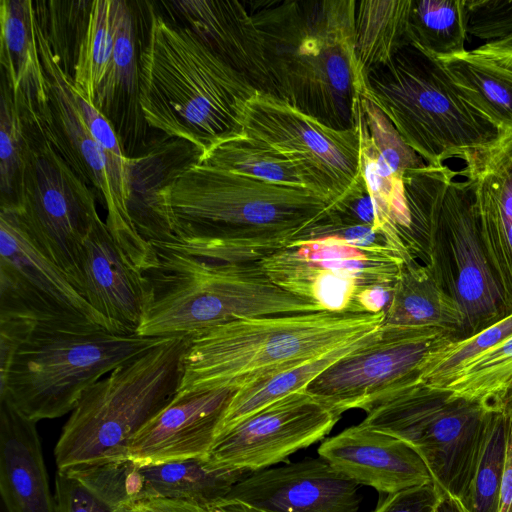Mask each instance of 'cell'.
<instances>
[{
  "instance_id": "cell-22",
  "label": "cell",
  "mask_w": 512,
  "mask_h": 512,
  "mask_svg": "<svg viewBox=\"0 0 512 512\" xmlns=\"http://www.w3.org/2000/svg\"><path fill=\"white\" fill-rule=\"evenodd\" d=\"M318 454L357 484L381 493L433 482L424 460L411 445L361 424L325 439Z\"/></svg>"
},
{
  "instance_id": "cell-2",
  "label": "cell",
  "mask_w": 512,
  "mask_h": 512,
  "mask_svg": "<svg viewBox=\"0 0 512 512\" xmlns=\"http://www.w3.org/2000/svg\"><path fill=\"white\" fill-rule=\"evenodd\" d=\"M276 96L336 130L353 128L366 74L355 50V0L248 2Z\"/></svg>"
},
{
  "instance_id": "cell-7",
  "label": "cell",
  "mask_w": 512,
  "mask_h": 512,
  "mask_svg": "<svg viewBox=\"0 0 512 512\" xmlns=\"http://www.w3.org/2000/svg\"><path fill=\"white\" fill-rule=\"evenodd\" d=\"M191 336H173L88 388L62 428L58 469L128 459L135 434L175 396Z\"/></svg>"
},
{
  "instance_id": "cell-9",
  "label": "cell",
  "mask_w": 512,
  "mask_h": 512,
  "mask_svg": "<svg viewBox=\"0 0 512 512\" xmlns=\"http://www.w3.org/2000/svg\"><path fill=\"white\" fill-rule=\"evenodd\" d=\"M23 123L27 150L17 206L11 211L37 249L82 295L84 243L100 219L96 193L48 141L41 127Z\"/></svg>"
},
{
  "instance_id": "cell-45",
  "label": "cell",
  "mask_w": 512,
  "mask_h": 512,
  "mask_svg": "<svg viewBox=\"0 0 512 512\" xmlns=\"http://www.w3.org/2000/svg\"><path fill=\"white\" fill-rule=\"evenodd\" d=\"M500 404L506 415L507 439L498 512H512V394Z\"/></svg>"
},
{
  "instance_id": "cell-35",
  "label": "cell",
  "mask_w": 512,
  "mask_h": 512,
  "mask_svg": "<svg viewBox=\"0 0 512 512\" xmlns=\"http://www.w3.org/2000/svg\"><path fill=\"white\" fill-rule=\"evenodd\" d=\"M507 421L501 404L488 411L473 479L458 499L465 512H498L504 469Z\"/></svg>"
},
{
  "instance_id": "cell-10",
  "label": "cell",
  "mask_w": 512,
  "mask_h": 512,
  "mask_svg": "<svg viewBox=\"0 0 512 512\" xmlns=\"http://www.w3.org/2000/svg\"><path fill=\"white\" fill-rule=\"evenodd\" d=\"M492 404L449 400L418 381L375 403L360 423L411 445L442 492L460 499L470 485Z\"/></svg>"
},
{
  "instance_id": "cell-4",
  "label": "cell",
  "mask_w": 512,
  "mask_h": 512,
  "mask_svg": "<svg viewBox=\"0 0 512 512\" xmlns=\"http://www.w3.org/2000/svg\"><path fill=\"white\" fill-rule=\"evenodd\" d=\"M385 312L300 314L239 318L191 336L176 394L237 390L366 335Z\"/></svg>"
},
{
  "instance_id": "cell-12",
  "label": "cell",
  "mask_w": 512,
  "mask_h": 512,
  "mask_svg": "<svg viewBox=\"0 0 512 512\" xmlns=\"http://www.w3.org/2000/svg\"><path fill=\"white\" fill-rule=\"evenodd\" d=\"M451 331L383 324L364 346L343 357L305 389L341 416L351 409L365 412L389 393L418 381L419 370Z\"/></svg>"
},
{
  "instance_id": "cell-48",
  "label": "cell",
  "mask_w": 512,
  "mask_h": 512,
  "mask_svg": "<svg viewBox=\"0 0 512 512\" xmlns=\"http://www.w3.org/2000/svg\"><path fill=\"white\" fill-rule=\"evenodd\" d=\"M208 512H266L238 500L223 499L207 507Z\"/></svg>"
},
{
  "instance_id": "cell-8",
  "label": "cell",
  "mask_w": 512,
  "mask_h": 512,
  "mask_svg": "<svg viewBox=\"0 0 512 512\" xmlns=\"http://www.w3.org/2000/svg\"><path fill=\"white\" fill-rule=\"evenodd\" d=\"M169 337L113 332L100 326L37 325L17 351L0 398L28 419L61 417L106 374Z\"/></svg>"
},
{
  "instance_id": "cell-33",
  "label": "cell",
  "mask_w": 512,
  "mask_h": 512,
  "mask_svg": "<svg viewBox=\"0 0 512 512\" xmlns=\"http://www.w3.org/2000/svg\"><path fill=\"white\" fill-rule=\"evenodd\" d=\"M466 0H411L407 38L410 44L436 57L466 51Z\"/></svg>"
},
{
  "instance_id": "cell-15",
  "label": "cell",
  "mask_w": 512,
  "mask_h": 512,
  "mask_svg": "<svg viewBox=\"0 0 512 512\" xmlns=\"http://www.w3.org/2000/svg\"><path fill=\"white\" fill-rule=\"evenodd\" d=\"M340 418L305 389L297 391L219 431L206 458L263 470L323 439Z\"/></svg>"
},
{
  "instance_id": "cell-13",
  "label": "cell",
  "mask_w": 512,
  "mask_h": 512,
  "mask_svg": "<svg viewBox=\"0 0 512 512\" xmlns=\"http://www.w3.org/2000/svg\"><path fill=\"white\" fill-rule=\"evenodd\" d=\"M0 313L38 325L100 326L125 333L97 312L37 249L11 210H0Z\"/></svg>"
},
{
  "instance_id": "cell-50",
  "label": "cell",
  "mask_w": 512,
  "mask_h": 512,
  "mask_svg": "<svg viewBox=\"0 0 512 512\" xmlns=\"http://www.w3.org/2000/svg\"><path fill=\"white\" fill-rule=\"evenodd\" d=\"M0 512H7V510H6V508L4 507V505H3V504H1V510H0Z\"/></svg>"
},
{
  "instance_id": "cell-31",
  "label": "cell",
  "mask_w": 512,
  "mask_h": 512,
  "mask_svg": "<svg viewBox=\"0 0 512 512\" xmlns=\"http://www.w3.org/2000/svg\"><path fill=\"white\" fill-rule=\"evenodd\" d=\"M411 0H363L355 7V50L365 74L386 64L407 38Z\"/></svg>"
},
{
  "instance_id": "cell-41",
  "label": "cell",
  "mask_w": 512,
  "mask_h": 512,
  "mask_svg": "<svg viewBox=\"0 0 512 512\" xmlns=\"http://www.w3.org/2000/svg\"><path fill=\"white\" fill-rule=\"evenodd\" d=\"M56 512H127L126 507L109 504L80 480L57 469L55 474Z\"/></svg>"
},
{
  "instance_id": "cell-17",
  "label": "cell",
  "mask_w": 512,
  "mask_h": 512,
  "mask_svg": "<svg viewBox=\"0 0 512 512\" xmlns=\"http://www.w3.org/2000/svg\"><path fill=\"white\" fill-rule=\"evenodd\" d=\"M444 237L454 263L450 295L463 315V328L493 319L503 294L484 250L473 189L468 180L452 181L443 199L436 233Z\"/></svg>"
},
{
  "instance_id": "cell-3",
  "label": "cell",
  "mask_w": 512,
  "mask_h": 512,
  "mask_svg": "<svg viewBox=\"0 0 512 512\" xmlns=\"http://www.w3.org/2000/svg\"><path fill=\"white\" fill-rule=\"evenodd\" d=\"M141 109L148 127L201 156L243 134L246 104L258 92L191 29L152 14L140 53Z\"/></svg>"
},
{
  "instance_id": "cell-46",
  "label": "cell",
  "mask_w": 512,
  "mask_h": 512,
  "mask_svg": "<svg viewBox=\"0 0 512 512\" xmlns=\"http://www.w3.org/2000/svg\"><path fill=\"white\" fill-rule=\"evenodd\" d=\"M127 512H208V509L191 501L153 499L134 503Z\"/></svg>"
},
{
  "instance_id": "cell-37",
  "label": "cell",
  "mask_w": 512,
  "mask_h": 512,
  "mask_svg": "<svg viewBox=\"0 0 512 512\" xmlns=\"http://www.w3.org/2000/svg\"><path fill=\"white\" fill-rule=\"evenodd\" d=\"M27 138L22 116L5 79L0 101V209L15 210L24 167Z\"/></svg>"
},
{
  "instance_id": "cell-19",
  "label": "cell",
  "mask_w": 512,
  "mask_h": 512,
  "mask_svg": "<svg viewBox=\"0 0 512 512\" xmlns=\"http://www.w3.org/2000/svg\"><path fill=\"white\" fill-rule=\"evenodd\" d=\"M235 391L175 394L132 438L128 459L146 465L207 457Z\"/></svg>"
},
{
  "instance_id": "cell-6",
  "label": "cell",
  "mask_w": 512,
  "mask_h": 512,
  "mask_svg": "<svg viewBox=\"0 0 512 512\" xmlns=\"http://www.w3.org/2000/svg\"><path fill=\"white\" fill-rule=\"evenodd\" d=\"M362 96L428 165L463 160L502 135L464 98L439 59L412 44L366 73Z\"/></svg>"
},
{
  "instance_id": "cell-27",
  "label": "cell",
  "mask_w": 512,
  "mask_h": 512,
  "mask_svg": "<svg viewBox=\"0 0 512 512\" xmlns=\"http://www.w3.org/2000/svg\"><path fill=\"white\" fill-rule=\"evenodd\" d=\"M198 163L281 186L307 190L332 203L340 198L335 186L311 165L244 134L214 146L199 158Z\"/></svg>"
},
{
  "instance_id": "cell-42",
  "label": "cell",
  "mask_w": 512,
  "mask_h": 512,
  "mask_svg": "<svg viewBox=\"0 0 512 512\" xmlns=\"http://www.w3.org/2000/svg\"><path fill=\"white\" fill-rule=\"evenodd\" d=\"M444 496L431 482L387 494L373 512H435Z\"/></svg>"
},
{
  "instance_id": "cell-32",
  "label": "cell",
  "mask_w": 512,
  "mask_h": 512,
  "mask_svg": "<svg viewBox=\"0 0 512 512\" xmlns=\"http://www.w3.org/2000/svg\"><path fill=\"white\" fill-rule=\"evenodd\" d=\"M427 389L444 394L449 400L502 403L512 393V336Z\"/></svg>"
},
{
  "instance_id": "cell-40",
  "label": "cell",
  "mask_w": 512,
  "mask_h": 512,
  "mask_svg": "<svg viewBox=\"0 0 512 512\" xmlns=\"http://www.w3.org/2000/svg\"><path fill=\"white\" fill-rule=\"evenodd\" d=\"M326 237H334L362 249L394 251L385 236L372 227L339 221L331 216L328 211L320 220L307 228L296 241Z\"/></svg>"
},
{
  "instance_id": "cell-24",
  "label": "cell",
  "mask_w": 512,
  "mask_h": 512,
  "mask_svg": "<svg viewBox=\"0 0 512 512\" xmlns=\"http://www.w3.org/2000/svg\"><path fill=\"white\" fill-rule=\"evenodd\" d=\"M0 493L7 512H56L36 422L0 398Z\"/></svg>"
},
{
  "instance_id": "cell-44",
  "label": "cell",
  "mask_w": 512,
  "mask_h": 512,
  "mask_svg": "<svg viewBox=\"0 0 512 512\" xmlns=\"http://www.w3.org/2000/svg\"><path fill=\"white\" fill-rule=\"evenodd\" d=\"M37 323L33 320L0 313V385L4 383L11 363Z\"/></svg>"
},
{
  "instance_id": "cell-36",
  "label": "cell",
  "mask_w": 512,
  "mask_h": 512,
  "mask_svg": "<svg viewBox=\"0 0 512 512\" xmlns=\"http://www.w3.org/2000/svg\"><path fill=\"white\" fill-rule=\"evenodd\" d=\"M511 336L512 312L467 338H451L425 359L419 370L418 383L426 388L434 387L471 359Z\"/></svg>"
},
{
  "instance_id": "cell-11",
  "label": "cell",
  "mask_w": 512,
  "mask_h": 512,
  "mask_svg": "<svg viewBox=\"0 0 512 512\" xmlns=\"http://www.w3.org/2000/svg\"><path fill=\"white\" fill-rule=\"evenodd\" d=\"M258 264L273 283L322 311L360 314L361 293L374 285H394L404 260L394 251L326 237L292 242Z\"/></svg>"
},
{
  "instance_id": "cell-25",
  "label": "cell",
  "mask_w": 512,
  "mask_h": 512,
  "mask_svg": "<svg viewBox=\"0 0 512 512\" xmlns=\"http://www.w3.org/2000/svg\"><path fill=\"white\" fill-rule=\"evenodd\" d=\"M2 78L21 115L43 123L49 113V84L40 58L34 3L0 1Z\"/></svg>"
},
{
  "instance_id": "cell-39",
  "label": "cell",
  "mask_w": 512,
  "mask_h": 512,
  "mask_svg": "<svg viewBox=\"0 0 512 512\" xmlns=\"http://www.w3.org/2000/svg\"><path fill=\"white\" fill-rule=\"evenodd\" d=\"M467 32L484 43L512 35V0H466Z\"/></svg>"
},
{
  "instance_id": "cell-26",
  "label": "cell",
  "mask_w": 512,
  "mask_h": 512,
  "mask_svg": "<svg viewBox=\"0 0 512 512\" xmlns=\"http://www.w3.org/2000/svg\"><path fill=\"white\" fill-rule=\"evenodd\" d=\"M141 50L134 11L124 1L112 59L93 105L114 128L128 158L136 156L148 127L140 104Z\"/></svg>"
},
{
  "instance_id": "cell-34",
  "label": "cell",
  "mask_w": 512,
  "mask_h": 512,
  "mask_svg": "<svg viewBox=\"0 0 512 512\" xmlns=\"http://www.w3.org/2000/svg\"><path fill=\"white\" fill-rule=\"evenodd\" d=\"M123 2L92 1L71 79L74 89L92 104L112 59Z\"/></svg>"
},
{
  "instance_id": "cell-20",
  "label": "cell",
  "mask_w": 512,
  "mask_h": 512,
  "mask_svg": "<svg viewBox=\"0 0 512 512\" xmlns=\"http://www.w3.org/2000/svg\"><path fill=\"white\" fill-rule=\"evenodd\" d=\"M458 172L472 186L481 241L512 308V132L468 154Z\"/></svg>"
},
{
  "instance_id": "cell-49",
  "label": "cell",
  "mask_w": 512,
  "mask_h": 512,
  "mask_svg": "<svg viewBox=\"0 0 512 512\" xmlns=\"http://www.w3.org/2000/svg\"><path fill=\"white\" fill-rule=\"evenodd\" d=\"M435 512H465L460 502L445 495Z\"/></svg>"
},
{
  "instance_id": "cell-18",
  "label": "cell",
  "mask_w": 512,
  "mask_h": 512,
  "mask_svg": "<svg viewBox=\"0 0 512 512\" xmlns=\"http://www.w3.org/2000/svg\"><path fill=\"white\" fill-rule=\"evenodd\" d=\"M358 487L319 456L255 471L225 499L266 512H359Z\"/></svg>"
},
{
  "instance_id": "cell-29",
  "label": "cell",
  "mask_w": 512,
  "mask_h": 512,
  "mask_svg": "<svg viewBox=\"0 0 512 512\" xmlns=\"http://www.w3.org/2000/svg\"><path fill=\"white\" fill-rule=\"evenodd\" d=\"M438 59L475 109L501 134L512 132V66L474 50Z\"/></svg>"
},
{
  "instance_id": "cell-47",
  "label": "cell",
  "mask_w": 512,
  "mask_h": 512,
  "mask_svg": "<svg viewBox=\"0 0 512 512\" xmlns=\"http://www.w3.org/2000/svg\"><path fill=\"white\" fill-rule=\"evenodd\" d=\"M473 50L512 66V35L503 39L483 43Z\"/></svg>"
},
{
  "instance_id": "cell-38",
  "label": "cell",
  "mask_w": 512,
  "mask_h": 512,
  "mask_svg": "<svg viewBox=\"0 0 512 512\" xmlns=\"http://www.w3.org/2000/svg\"><path fill=\"white\" fill-rule=\"evenodd\" d=\"M71 90L88 130L104 157L108 175L118 201L125 215L131 220L128 211V202L131 195L130 158L125 154L121 142L107 118L74 89L72 82Z\"/></svg>"
},
{
  "instance_id": "cell-5",
  "label": "cell",
  "mask_w": 512,
  "mask_h": 512,
  "mask_svg": "<svg viewBox=\"0 0 512 512\" xmlns=\"http://www.w3.org/2000/svg\"><path fill=\"white\" fill-rule=\"evenodd\" d=\"M152 245L158 264L144 273L151 301L140 336H192L239 318L322 311L273 283L258 261L212 262Z\"/></svg>"
},
{
  "instance_id": "cell-23",
  "label": "cell",
  "mask_w": 512,
  "mask_h": 512,
  "mask_svg": "<svg viewBox=\"0 0 512 512\" xmlns=\"http://www.w3.org/2000/svg\"><path fill=\"white\" fill-rule=\"evenodd\" d=\"M82 272L88 303L123 332L137 334L150 305V286L101 218L84 243Z\"/></svg>"
},
{
  "instance_id": "cell-1",
  "label": "cell",
  "mask_w": 512,
  "mask_h": 512,
  "mask_svg": "<svg viewBox=\"0 0 512 512\" xmlns=\"http://www.w3.org/2000/svg\"><path fill=\"white\" fill-rule=\"evenodd\" d=\"M333 203L313 192L208 167L173 169L148 206L175 235L159 243L212 262H253L284 248Z\"/></svg>"
},
{
  "instance_id": "cell-28",
  "label": "cell",
  "mask_w": 512,
  "mask_h": 512,
  "mask_svg": "<svg viewBox=\"0 0 512 512\" xmlns=\"http://www.w3.org/2000/svg\"><path fill=\"white\" fill-rule=\"evenodd\" d=\"M383 324L453 332L463 328L464 320L458 304L445 292L433 270L413 260L404 263L397 277Z\"/></svg>"
},
{
  "instance_id": "cell-16",
  "label": "cell",
  "mask_w": 512,
  "mask_h": 512,
  "mask_svg": "<svg viewBox=\"0 0 512 512\" xmlns=\"http://www.w3.org/2000/svg\"><path fill=\"white\" fill-rule=\"evenodd\" d=\"M243 134L305 161L335 186L340 198L361 177L354 127L330 128L275 95L258 91L248 101Z\"/></svg>"
},
{
  "instance_id": "cell-43",
  "label": "cell",
  "mask_w": 512,
  "mask_h": 512,
  "mask_svg": "<svg viewBox=\"0 0 512 512\" xmlns=\"http://www.w3.org/2000/svg\"><path fill=\"white\" fill-rule=\"evenodd\" d=\"M328 212L339 221L374 229L373 203L362 175L348 192L331 205Z\"/></svg>"
},
{
  "instance_id": "cell-21",
  "label": "cell",
  "mask_w": 512,
  "mask_h": 512,
  "mask_svg": "<svg viewBox=\"0 0 512 512\" xmlns=\"http://www.w3.org/2000/svg\"><path fill=\"white\" fill-rule=\"evenodd\" d=\"M177 23L191 29L257 91L276 96L262 34L242 1L182 0L162 2Z\"/></svg>"
},
{
  "instance_id": "cell-30",
  "label": "cell",
  "mask_w": 512,
  "mask_h": 512,
  "mask_svg": "<svg viewBox=\"0 0 512 512\" xmlns=\"http://www.w3.org/2000/svg\"><path fill=\"white\" fill-rule=\"evenodd\" d=\"M378 329L304 363L268 375L237 389L226 408L218 432L294 392L306 389L330 366L368 343Z\"/></svg>"
},
{
  "instance_id": "cell-14",
  "label": "cell",
  "mask_w": 512,
  "mask_h": 512,
  "mask_svg": "<svg viewBox=\"0 0 512 512\" xmlns=\"http://www.w3.org/2000/svg\"><path fill=\"white\" fill-rule=\"evenodd\" d=\"M109 504L130 507L153 499L185 500L209 507L253 472L205 458L139 465L129 459L64 470Z\"/></svg>"
}]
</instances>
